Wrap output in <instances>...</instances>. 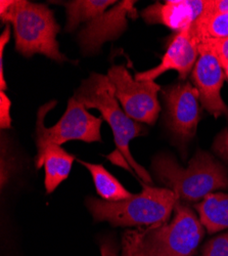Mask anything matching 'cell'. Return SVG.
I'll return each mask as SVG.
<instances>
[{
    "instance_id": "6",
    "label": "cell",
    "mask_w": 228,
    "mask_h": 256,
    "mask_svg": "<svg viewBox=\"0 0 228 256\" xmlns=\"http://www.w3.org/2000/svg\"><path fill=\"white\" fill-rule=\"evenodd\" d=\"M56 102H51L40 108L36 127L37 152L49 144L61 146L69 140L84 142H101L100 126L102 118L91 115L86 106L74 96L69 100L67 110L60 120L50 128L44 127V118Z\"/></svg>"
},
{
    "instance_id": "3",
    "label": "cell",
    "mask_w": 228,
    "mask_h": 256,
    "mask_svg": "<svg viewBox=\"0 0 228 256\" xmlns=\"http://www.w3.org/2000/svg\"><path fill=\"white\" fill-rule=\"evenodd\" d=\"M156 178L173 190L178 201L196 203L218 190L228 188V174L211 154L198 151L188 166L182 167L169 154L161 153L152 162Z\"/></svg>"
},
{
    "instance_id": "19",
    "label": "cell",
    "mask_w": 228,
    "mask_h": 256,
    "mask_svg": "<svg viewBox=\"0 0 228 256\" xmlns=\"http://www.w3.org/2000/svg\"><path fill=\"white\" fill-rule=\"evenodd\" d=\"M199 48L211 52L220 60L228 62V38L205 40L200 42Z\"/></svg>"
},
{
    "instance_id": "18",
    "label": "cell",
    "mask_w": 228,
    "mask_h": 256,
    "mask_svg": "<svg viewBox=\"0 0 228 256\" xmlns=\"http://www.w3.org/2000/svg\"><path fill=\"white\" fill-rule=\"evenodd\" d=\"M200 256H228V232L207 242Z\"/></svg>"
},
{
    "instance_id": "17",
    "label": "cell",
    "mask_w": 228,
    "mask_h": 256,
    "mask_svg": "<svg viewBox=\"0 0 228 256\" xmlns=\"http://www.w3.org/2000/svg\"><path fill=\"white\" fill-rule=\"evenodd\" d=\"M193 29L200 42L228 38V14L204 12L193 24Z\"/></svg>"
},
{
    "instance_id": "24",
    "label": "cell",
    "mask_w": 228,
    "mask_h": 256,
    "mask_svg": "<svg viewBox=\"0 0 228 256\" xmlns=\"http://www.w3.org/2000/svg\"><path fill=\"white\" fill-rule=\"evenodd\" d=\"M221 65L223 67V70H224V73L226 75V79L228 80V62H225V60H220Z\"/></svg>"
},
{
    "instance_id": "12",
    "label": "cell",
    "mask_w": 228,
    "mask_h": 256,
    "mask_svg": "<svg viewBox=\"0 0 228 256\" xmlns=\"http://www.w3.org/2000/svg\"><path fill=\"white\" fill-rule=\"evenodd\" d=\"M205 0H168L144 8L141 16L148 24H162L180 32L193 26L204 12Z\"/></svg>"
},
{
    "instance_id": "22",
    "label": "cell",
    "mask_w": 228,
    "mask_h": 256,
    "mask_svg": "<svg viewBox=\"0 0 228 256\" xmlns=\"http://www.w3.org/2000/svg\"><path fill=\"white\" fill-rule=\"evenodd\" d=\"M9 39H10V26L9 24H6L1 36H0V85H1L2 92L7 90V85L3 75V52H4V46L8 44Z\"/></svg>"
},
{
    "instance_id": "20",
    "label": "cell",
    "mask_w": 228,
    "mask_h": 256,
    "mask_svg": "<svg viewBox=\"0 0 228 256\" xmlns=\"http://www.w3.org/2000/svg\"><path fill=\"white\" fill-rule=\"evenodd\" d=\"M10 106V100L4 92H0V126L2 130H8L11 127Z\"/></svg>"
},
{
    "instance_id": "13",
    "label": "cell",
    "mask_w": 228,
    "mask_h": 256,
    "mask_svg": "<svg viewBox=\"0 0 228 256\" xmlns=\"http://www.w3.org/2000/svg\"><path fill=\"white\" fill-rule=\"evenodd\" d=\"M74 161L75 156L57 144H49L37 152L35 165L37 169L44 167V184L48 194L68 178Z\"/></svg>"
},
{
    "instance_id": "5",
    "label": "cell",
    "mask_w": 228,
    "mask_h": 256,
    "mask_svg": "<svg viewBox=\"0 0 228 256\" xmlns=\"http://www.w3.org/2000/svg\"><path fill=\"white\" fill-rule=\"evenodd\" d=\"M142 190L131 198L110 202L88 198L86 205L95 222L114 226H152L168 222L178 201L173 190L141 182Z\"/></svg>"
},
{
    "instance_id": "4",
    "label": "cell",
    "mask_w": 228,
    "mask_h": 256,
    "mask_svg": "<svg viewBox=\"0 0 228 256\" xmlns=\"http://www.w3.org/2000/svg\"><path fill=\"white\" fill-rule=\"evenodd\" d=\"M0 18L11 24L15 50L25 56L36 54L61 62L69 60L59 52L56 36L60 30L53 12L47 6L27 0H1Z\"/></svg>"
},
{
    "instance_id": "2",
    "label": "cell",
    "mask_w": 228,
    "mask_h": 256,
    "mask_svg": "<svg viewBox=\"0 0 228 256\" xmlns=\"http://www.w3.org/2000/svg\"><path fill=\"white\" fill-rule=\"evenodd\" d=\"M204 236L200 218L177 201L170 222L124 232L122 256H193Z\"/></svg>"
},
{
    "instance_id": "16",
    "label": "cell",
    "mask_w": 228,
    "mask_h": 256,
    "mask_svg": "<svg viewBox=\"0 0 228 256\" xmlns=\"http://www.w3.org/2000/svg\"><path fill=\"white\" fill-rule=\"evenodd\" d=\"M114 4V0H73L63 4L67 10L66 31H74L80 24L87 23Z\"/></svg>"
},
{
    "instance_id": "15",
    "label": "cell",
    "mask_w": 228,
    "mask_h": 256,
    "mask_svg": "<svg viewBox=\"0 0 228 256\" xmlns=\"http://www.w3.org/2000/svg\"><path fill=\"white\" fill-rule=\"evenodd\" d=\"M91 174L97 194L106 201L117 202L129 199L133 196L128 190L100 164H92L78 160Z\"/></svg>"
},
{
    "instance_id": "14",
    "label": "cell",
    "mask_w": 228,
    "mask_h": 256,
    "mask_svg": "<svg viewBox=\"0 0 228 256\" xmlns=\"http://www.w3.org/2000/svg\"><path fill=\"white\" fill-rule=\"evenodd\" d=\"M207 232L214 234L228 228V194L211 193L195 205Z\"/></svg>"
},
{
    "instance_id": "9",
    "label": "cell",
    "mask_w": 228,
    "mask_h": 256,
    "mask_svg": "<svg viewBox=\"0 0 228 256\" xmlns=\"http://www.w3.org/2000/svg\"><path fill=\"white\" fill-rule=\"evenodd\" d=\"M199 52L200 56L191 78L199 92L200 102L215 118L225 116L228 119V106L221 96V88L226 79L223 67L211 52L200 48Z\"/></svg>"
},
{
    "instance_id": "11",
    "label": "cell",
    "mask_w": 228,
    "mask_h": 256,
    "mask_svg": "<svg viewBox=\"0 0 228 256\" xmlns=\"http://www.w3.org/2000/svg\"><path fill=\"white\" fill-rule=\"evenodd\" d=\"M200 40L193 26L178 32L170 41L159 65L153 69L135 74L137 81H155L165 72L175 70L181 80L193 72L200 56Z\"/></svg>"
},
{
    "instance_id": "23",
    "label": "cell",
    "mask_w": 228,
    "mask_h": 256,
    "mask_svg": "<svg viewBox=\"0 0 228 256\" xmlns=\"http://www.w3.org/2000/svg\"><path fill=\"white\" fill-rule=\"evenodd\" d=\"M204 12L228 14V0H205Z\"/></svg>"
},
{
    "instance_id": "10",
    "label": "cell",
    "mask_w": 228,
    "mask_h": 256,
    "mask_svg": "<svg viewBox=\"0 0 228 256\" xmlns=\"http://www.w3.org/2000/svg\"><path fill=\"white\" fill-rule=\"evenodd\" d=\"M134 4L136 2L124 0L88 20L78 34L82 52L85 54H97L105 42L118 38L127 28V16L136 18Z\"/></svg>"
},
{
    "instance_id": "7",
    "label": "cell",
    "mask_w": 228,
    "mask_h": 256,
    "mask_svg": "<svg viewBox=\"0 0 228 256\" xmlns=\"http://www.w3.org/2000/svg\"><path fill=\"white\" fill-rule=\"evenodd\" d=\"M108 77L125 113L136 122L154 125L161 112L160 85L155 81H137L123 65L113 66Z\"/></svg>"
},
{
    "instance_id": "21",
    "label": "cell",
    "mask_w": 228,
    "mask_h": 256,
    "mask_svg": "<svg viewBox=\"0 0 228 256\" xmlns=\"http://www.w3.org/2000/svg\"><path fill=\"white\" fill-rule=\"evenodd\" d=\"M213 151L224 161L228 162V130H224L218 134L213 142Z\"/></svg>"
},
{
    "instance_id": "8",
    "label": "cell",
    "mask_w": 228,
    "mask_h": 256,
    "mask_svg": "<svg viewBox=\"0 0 228 256\" xmlns=\"http://www.w3.org/2000/svg\"><path fill=\"white\" fill-rule=\"evenodd\" d=\"M162 96L166 106V126L184 152L196 136L202 119L199 92L190 82H185L166 86L162 90Z\"/></svg>"
},
{
    "instance_id": "1",
    "label": "cell",
    "mask_w": 228,
    "mask_h": 256,
    "mask_svg": "<svg viewBox=\"0 0 228 256\" xmlns=\"http://www.w3.org/2000/svg\"><path fill=\"white\" fill-rule=\"evenodd\" d=\"M74 98L84 104L86 109L98 110L101 113V118L109 123L114 134L117 152L112 153L108 158L136 174L142 182L153 184L148 170L134 160L129 148V142L144 132L143 127L121 109L114 85L108 75L92 73L82 81Z\"/></svg>"
}]
</instances>
